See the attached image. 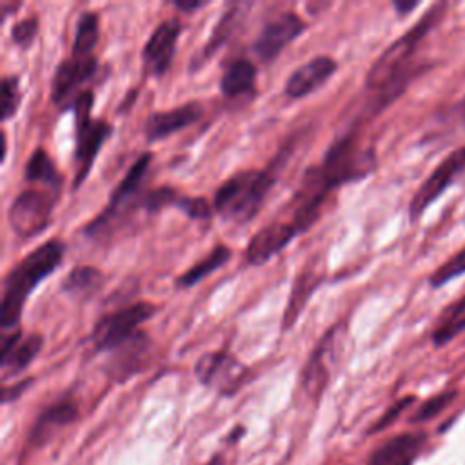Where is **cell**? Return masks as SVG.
<instances>
[{"mask_svg":"<svg viewBox=\"0 0 465 465\" xmlns=\"http://www.w3.org/2000/svg\"><path fill=\"white\" fill-rule=\"evenodd\" d=\"M65 254V243L60 238H51L31 252H27L4 278L0 327L2 332L13 331L20 322L24 305L31 292L49 278L60 265Z\"/></svg>","mask_w":465,"mask_h":465,"instance_id":"6da1fadb","label":"cell"},{"mask_svg":"<svg viewBox=\"0 0 465 465\" xmlns=\"http://www.w3.org/2000/svg\"><path fill=\"white\" fill-rule=\"evenodd\" d=\"M445 5L438 4L432 9H429L407 33H403L398 40H394L371 65L365 85L369 89L380 91V102L389 104L398 91L405 85V67L418 49L420 42L430 33V29L438 24L441 18Z\"/></svg>","mask_w":465,"mask_h":465,"instance_id":"7a4b0ae2","label":"cell"},{"mask_svg":"<svg viewBox=\"0 0 465 465\" xmlns=\"http://www.w3.org/2000/svg\"><path fill=\"white\" fill-rule=\"evenodd\" d=\"M276 162L267 169H247L234 173L214 191V213L225 222H251L260 213L271 187L276 182Z\"/></svg>","mask_w":465,"mask_h":465,"instance_id":"3957f363","label":"cell"},{"mask_svg":"<svg viewBox=\"0 0 465 465\" xmlns=\"http://www.w3.org/2000/svg\"><path fill=\"white\" fill-rule=\"evenodd\" d=\"M93 105L91 89H84L71 105L74 114V189L87 180L102 145L113 134V125L107 120L93 116Z\"/></svg>","mask_w":465,"mask_h":465,"instance_id":"277c9868","label":"cell"},{"mask_svg":"<svg viewBox=\"0 0 465 465\" xmlns=\"http://www.w3.org/2000/svg\"><path fill=\"white\" fill-rule=\"evenodd\" d=\"M320 174L332 191L345 183L367 178L376 169V154L372 147H363L354 131L334 140L316 163Z\"/></svg>","mask_w":465,"mask_h":465,"instance_id":"5b68a950","label":"cell"},{"mask_svg":"<svg viewBox=\"0 0 465 465\" xmlns=\"http://www.w3.org/2000/svg\"><path fill=\"white\" fill-rule=\"evenodd\" d=\"M151 160H153V153L145 151L133 162V165L127 169L124 178L113 189L105 209L84 227L85 236L102 238V234H105L104 231L109 225H113L125 211L138 207V200L142 196L140 187L147 176Z\"/></svg>","mask_w":465,"mask_h":465,"instance_id":"8992f818","label":"cell"},{"mask_svg":"<svg viewBox=\"0 0 465 465\" xmlns=\"http://www.w3.org/2000/svg\"><path fill=\"white\" fill-rule=\"evenodd\" d=\"M158 311L156 303L151 302H136L127 307H122L118 311H113L109 314H104L91 331V343L96 352L102 351H114L120 345H124L127 340H131L138 327L153 318Z\"/></svg>","mask_w":465,"mask_h":465,"instance_id":"52a82bcc","label":"cell"},{"mask_svg":"<svg viewBox=\"0 0 465 465\" xmlns=\"http://www.w3.org/2000/svg\"><path fill=\"white\" fill-rule=\"evenodd\" d=\"M56 198L58 194L42 187L24 189L11 202L7 211L13 232L24 240L42 234L51 223V214Z\"/></svg>","mask_w":465,"mask_h":465,"instance_id":"ba28073f","label":"cell"},{"mask_svg":"<svg viewBox=\"0 0 465 465\" xmlns=\"http://www.w3.org/2000/svg\"><path fill=\"white\" fill-rule=\"evenodd\" d=\"M194 374L202 385L232 396L245 383L249 369L229 351H211L196 360Z\"/></svg>","mask_w":465,"mask_h":465,"instance_id":"9c48e42d","label":"cell"},{"mask_svg":"<svg viewBox=\"0 0 465 465\" xmlns=\"http://www.w3.org/2000/svg\"><path fill=\"white\" fill-rule=\"evenodd\" d=\"M334 193L329 183L323 180L316 165L305 169L296 193L292 194L289 207H291V223L298 229V232L309 231L320 218L322 207L325 205L327 198Z\"/></svg>","mask_w":465,"mask_h":465,"instance_id":"30bf717a","label":"cell"},{"mask_svg":"<svg viewBox=\"0 0 465 465\" xmlns=\"http://www.w3.org/2000/svg\"><path fill=\"white\" fill-rule=\"evenodd\" d=\"M98 69V60L94 56L76 58L69 56L62 60L51 78V100L62 111H69L74 98L84 91L80 89L89 82Z\"/></svg>","mask_w":465,"mask_h":465,"instance_id":"8fae6325","label":"cell"},{"mask_svg":"<svg viewBox=\"0 0 465 465\" xmlns=\"http://www.w3.org/2000/svg\"><path fill=\"white\" fill-rule=\"evenodd\" d=\"M307 29V22L292 13L285 11L271 18L258 33L252 49L262 62H272L291 42H294Z\"/></svg>","mask_w":465,"mask_h":465,"instance_id":"7c38bea8","label":"cell"},{"mask_svg":"<svg viewBox=\"0 0 465 465\" xmlns=\"http://www.w3.org/2000/svg\"><path fill=\"white\" fill-rule=\"evenodd\" d=\"M343 323L332 325L316 343L309 360L303 365L302 383L303 389L311 396H320L325 389L331 374V361H334V354L341 349L343 341Z\"/></svg>","mask_w":465,"mask_h":465,"instance_id":"4fadbf2b","label":"cell"},{"mask_svg":"<svg viewBox=\"0 0 465 465\" xmlns=\"http://www.w3.org/2000/svg\"><path fill=\"white\" fill-rule=\"evenodd\" d=\"M182 33V22L178 18H167L160 22L142 49L143 73L149 76H163L174 58L176 42Z\"/></svg>","mask_w":465,"mask_h":465,"instance_id":"5bb4252c","label":"cell"},{"mask_svg":"<svg viewBox=\"0 0 465 465\" xmlns=\"http://www.w3.org/2000/svg\"><path fill=\"white\" fill-rule=\"evenodd\" d=\"M167 207H176L191 220H200V222H207L214 211L213 203H209L205 198L185 196L169 185L154 187V189L143 193L138 200L136 209H143L145 213L154 214Z\"/></svg>","mask_w":465,"mask_h":465,"instance_id":"9a60e30c","label":"cell"},{"mask_svg":"<svg viewBox=\"0 0 465 465\" xmlns=\"http://www.w3.org/2000/svg\"><path fill=\"white\" fill-rule=\"evenodd\" d=\"M465 169V145L454 153H450L432 173L430 176L420 185L416 194L411 200L409 214L416 220L456 178L458 173Z\"/></svg>","mask_w":465,"mask_h":465,"instance_id":"2e32d148","label":"cell"},{"mask_svg":"<svg viewBox=\"0 0 465 465\" xmlns=\"http://www.w3.org/2000/svg\"><path fill=\"white\" fill-rule=\"evenodd\" d=\"M298 234V229L289 220L269 222L251 236L245 247V262L249 265L267 263L271 258L280 254Z\"/></svg>","mask_w":465,"mask_h":465,"instance_id":"e0dca14e","label":"cell"},{"mask_svg":"<svg viewBox=\"0 0 465 465\" xmlns=\"http://www.w3.org/2000/svg\"><path fill=\"white\" fill-rule=\"evenodd\" d=\"M338 69V62L332 56L318 54L309 62L298 65L285 80L283 93L291 100H300L318 91Z\"/></svg>","mask_w":465,"mask_h":465,"instance_id":"ac0fdd59","label":"cell"},{"mask_svg":"<svg viewBox=\"0 0 465 465\" xmlns=\"http://www.w3.org/2000/svg\"><path fill=\"white\" fill-rule=\"evenodd\" d=\"M203 114V107L200 102L191 100L182 105H176L167 111H154L147 116L145 125H143V134L147 142H158L163 140L191 124L198 122Z\"/></svg>","mask_w":465,"mask_h":465,"instance_id":"d6986e66","label":"cell"},{"mask_svg":"<svg viewBox=\"0 0 465 465\" xmlns=\"http://www.w3.org/2000/svg\"><path fill=\"white\" fill-rule=\"evenodd\" d=\"M44 345V336L38 332L22 336V329L16 327L13 331L2 332L0 345V363L4 369V376H13L24 371L40 352Z\"/></svg>","mask_w":465,"mask_h":465,"instance_id":"ffe728a7","label":"cell"},{"mask_svg":"<svg viewBox=\"0 0 465 465\" xmlns=\"http://www.w3.org/2000/svg\"><path fill=\"white\" fill-rule=\"evenodd\" d=\"M322 280H323V272L320 271L318 262H311V263L303 265V269L296 274L291 292H289V298H287L285 311H283V320H282L283 331H289L296 323L303 307L307 305L309 298L318 289Z\"/></svg>","mask_w":465,"mask_h":465,"instance_id":"44dd1931","label":"cell"},{"mask_svg":"<svg viewBox=\"0 0 465 465\" xmlns=\"http://www.w3.org/2000/svg\"><path fill=\"white\" fill-rule=\"evenodd\" d=\"M251 4H243V2H234L227 7V11L222 15V18L216 22L207 44L202 47V51L194 56L193 64H191V71H196L198 67H202L207 60H211L214 56V53L229 42V38L236 33L238 25L242 24L243 16L247 15Z\"/></svg>","mask_w":465,"mask_h":465,"instance_id":"7402d4cb","label":"cell"},{"mask_svg":"<svg viewBox=\"0 0 465 465\" xmlns=\"http://www.w3.org/2000/svg\"><path fill=\"white\" fill-rule=\"evenodd\" d=\"M151 349V340L145 332L138 331L131 340L113 351V356L107 363V372L113 380H125L131 374L138 372L145 361V356Z\"/></svg>","mask_w":465,"mask_h":465,"instance_id":"603a6c76","label":"cell"},{"mask_svg":"<svg viewBox=\"0 0 465 465\" xmlns=\"http://www.w3.org/2000/svg\"><path fill=\"white\" fill-rule=\"evenodd\" d=\"M256 65L249 58H236L227 64L222 80L220 91L225 98H240L251 94L256 87Z\"/></svg>","mask_w":465,"mask_h":465,"instance_id":"cb8c5ba5","label":"cell"},{"mask_svg":"<svg viewBox=\"0 0 465 465\" xmlns=\"http://www.w3.org/2000/svg\"><path fill=\"white\" fill-rule=\"evenodd\" d=\"M76 414H78V409L71 401H58V403L47 407L38 416L36 423L33 425V430L29 436L31 443H35V445L45 443L56 432V429L65 427L71 421H74Z\"/></svg>","mask_w":465,"mask_h":465,"instance_id":"d4e9b609","label":"cell"},{"mask_svg":"<svg viewBox=\"0 0 465 465\" xmlns=\"http://www.w3.org/2000/svg\"><path fill=\"white\" fill-rule=\"evenodd\" d=\"M24 178L29 183H40L44 185L47 191L60 194L62 189V174L56 169L53 158L49 156V153L44 147H36L24 167Z\"/></svg>","mask_w":465,"mask_h":465,"instance_id":"484cf974","label":"cell"},{"mask_svg":"<svg viewBox=\"0 0 465 465\" xmlns=\"http://www.w3.org/2000/svg\"><path fill=\"white\" fill-rule=\"evenodd\" d=\"M421 443L420 436L400 434L381 445L369 460V465H409Z\"/></svg>","mask_w":465,"mask_h":465,"instance_id":"4316f807","label":"cell"},{"mask_svg":"<svg viewBox=\"0 0 465 465\" xmlns=\"http://www.w3.org/2000/svg\"><path fill=\"white\" fill-rule=\"evenodd\" d=\"M231 258V249L223 243L214 245L209 254H205L202 260H198L194 265H191L187 271H183L178 278H176V287L178 289H189L193 285H196L198 282H202L203 278H207L209 274H213L214 271H218L220 267H223Z\"/></svg>","mask_w":465,"mask_h":465,"instance_id":"83f0119b","label":"cell"},{"mask_svg":"<svg viewBox=\"0 0 465 465\" xmlns=\"http://www.w3.org/2000/svg\"><path fill=\"white\" fill-rule=\"evenodd\" d=\"M104 285V274L93 265L73 267L62 282V291L76 298H91Z\"/></svg>","mask_w":465,"mask_h":465,"instance_id":"f1b7e54d","label":"cell"},{"mask_svg":"<svg viewBox=\"0 0 465 465\" xmlns=\"http://www.w3.org/2000/svg\"><path fill=\"white\" fill-rule=\"evenodd\" d=\"M98 40H100V18H98V15L94 11L80 13V16L76 20L71 56H76V58L94 56L93 51H94Z\"/></svg>","mask_w":465,"mask_h":465,"instance_id":"f546056e","label":"cell"},{"mask_svg":"<svg viewBox=\"0 0 465 465\" xmlns=\"http://www.w3.org/2000/svg\"><path fill=\"white\" fill-rule=\"evenodd\" d=\"M463 329H465V294L441 312L440 322L432 331V341L436 345H443L450 341L454 336H458Z\"/></svg>","mask_w":465,"mask_h":465,"instance_id":"4dcf8cb0","label":"cell"},{"mask_svg":"<svg viewBox=\"0 0 465 465\" xmlns=\"http://www.w3.org/2000/svg\"><path fill=\"white\" fill-rule=\"evenodd\" d=\"M2 91H0V102H2V109H0V116L2 120H9L11 116H15V113L18 111L20 105V87H18V76L15 74H7L2 78Z\"/></svg>","mask_w":465,"mask_h":465,"instance_id":"1f68e13d","label":"cell"},{"mask_svg":"<svg viewBox=\"0 0 465 465\" xmlns=\"http://www.w3.org/2000/svg\"><path fill=\"white\" fill-rule=\"evenodd\" d=\"M465 272V249H461L460 252H456L454 256H450L445 263H441L429 278L432 287H441L445 283H449L450 280L461 276Z\"/></svg>","mask_w":465,"mask_h":465,"instance_id":"d6a6232c","label":"cell"},{"mask_svg":"<svg viewBox=\"0 0 465 465\" xmlns=\"http://www.w3.org/2000/svg\"><path fill=\"white\" fill-rule=\"evenodd\" d=\"M38 27H40V22H38L36 16L22 18L20 22H16L11 27V40H13V44L18 45L20 49H27L33 44V40L36 38Z\"/></svg>","mask_w":465,"mask_h":465,"instance_id":"836d02e7","label":"cell"},{"mask_svg":"<svg viewBox=\"0 0 465 465\" xmlns=\"http://www.w3.org/2000/svg\"><path fill=\"white\" fill-rule=\"evenodd\" d=\"M452 398H454V392H441V394H438V396H432L430 400H427V401L414 412V416H412L411 420H412V421H425V420L436 416L438 412H441V411L452 401Z\"/></svg>","mask_w":465,"mask_h":465,"instance_id":"e575fe53","label":"cell"},{"mask_svg":"<svg viewBox=\"0 0 465 465\" xmlns=\"http://www.w3.org/2000/svg\"><path fill=\"white\" fill-rule=\"evenodd\" d=\"M411 401H412V398L411 396H407V398H401L400 401H396L391 409H387V412L376 421V425L372 427V432H376V430H381V429H385L387 425H391L409 405H411Z\"/></svg>","mask_w":465,"mask_h":465,"instance_id":"d590c367","label":"cell"},{"mask_svg":"<svg viewBox=\"0 0 465 465\" xmlns=\"http://www.w3.org/2000/svg\"><path fill=\"white\" fill-rule=\"evenodd\" d=\"M31 381H33V380L27 378V380L16 381V383H13V385H5V387L2 389V401H4V403H9V401L20 398V396L25 392V389L31 385Z\"/></svg>","mask_w":465,"mask_h":465,"instance_id":"8d00e7d4","label":"cell"},{"mask_svg":"<svg viewBox=\"0 0 465 465\" xmlns=\"http://www.w3.org/2000/svg\"><path fill=\"white\" fill-rule=\"evenodd\" d=\"M203 5H207V2H200V0H196V2H191V0H187V2L176 0V2H174V7H176L178 11H182V13H193V11H196V9H202Z\"/></svg>","mask_w":465,"mask_h":465,"instance_id":"74e56055","label":"cell"},{"mask_svg":"<svg viewBox=\"0 0 465 465\" xmlns=\"http://www.w3.org/2000/svg\"><path fill=\"white\" fill-rule=\"evenodd\" d=\"M418 4L416 2H394V9L398 11V15H407L409 11H412Z\"/></svg>","mask_w":465,"mask_h":465,"instance_id":"f35d334b","label":"cell"},{"mask_svg":"<svg viewBox=\"0 0 465 465\" xmlns=\"http://www.w3.org/2000/svg\"><path fill=\"white\" fill-rule=\"evenodd\" d=\"M20 5L22 4H2V20H5L7 16H9V13H13V11H16V9H20Z\"/></svg>","mask_w":465,"mask_h":465,"instance_id":"ab89813d","label":"cell"},{"mask_svg":"<svg viewBox=\"0 0 465 465\" xmlns=\"http://www.w3.org/2000/svg\"><path fill=\"white\" fill-rule=\"evenodd\" d=\"M461 109H463V116H465V98L461 100Z\"/></svg>","mask_w":465,"mask_h":465,"instance_id":"60d3db41","label":"cell"}]
</instances>
